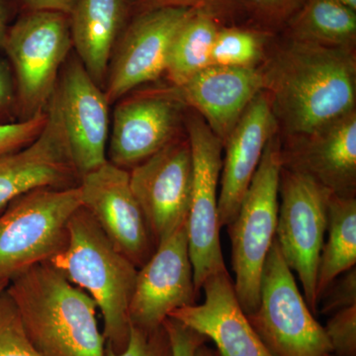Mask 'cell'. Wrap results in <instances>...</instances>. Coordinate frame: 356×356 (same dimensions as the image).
<instances>
[{"label": "cell", "mask_w": 356, "mask_h": 356, "mask_svg": "<svg viewBox=\"0 0 356 356\" xmlns=\"http://www.w3.org/2000/svg\"><path fill=\"white\" fill-rule=\"evenodd\" d=\"M261 70L278 130L288 140L310 136L355 111L353 48L289 39Z\"/></svg>", "instance_id": "6da1fadb"}, {"label": "cell", "mask_w": 356, "mask_h": 356, "mask_svg": "<svg viewBox=\"0 0 356 356\" xmlns=\"http://www.w3.org/2000/svg\"><path fill=\"white\" fill-rule=\"evenodd\" d=\"M6 292L26 334L44 356H106L95 302L50 262L13 277Z\"/></svg>", "instance_id": "7a4b0ae2"}, {"label": "cell", "mask_w": 356, "mask_h": 356, "mask_svg": "<svg viewBox=\"0 0 356 356\" xmlns=\"http://www.w3.org/2000/svg\"><path fill=\"white\" fill-rule=\"evenodd\" d=\"M49 262L95 302L102 312L106 348L115 353L125 350L139 268L114 247L83 206L70 220L64 248Z\"/></svg>", "instance_id": "3957f363"}, {"label": "cell", "mask_w": 356, "mask_h": 356, "mask_svg": "<svg viewBox=\"0 0 356 356\" xmlns=\"http://www.w3.org/2000/svg\"><path fill=\"white\" fill-rule=\"evenodd\" d=\"M277 134L267 143L238 214L228 225L236 294L247 315L257 311L262 271L275 238L282 170Z\"/></svg>", "instance_id": "277c9868"}, {"label": "cell", "mask_w": 356, "mask_h": 356, "mask_svg": "<svg viewBox=\"0 0 356 356\" xmlns=\"http://www.w3.org/2000/svg\"><path fill=\"white\" fill-rule=\"evenodd\" d=\"M83 206L81 189H34L0 213V280L10 281L64 248L69 222Z\"/></svg>", "instance_id": "5b68a950"}, {"label": "cell", "mask_w": 356, "mask_h": 356, "mask_svg": "<svg viewBox=\"0 0 356 356\" xmlns=\"http://www.w3.org/2000/svg\"><path fill=\"white\" fill-rule=\"evenodd\" d=\"M312 313L274 238L262 271L259 307L247 315L250 325L273 356H332L324 327Z\"/></svg>", "instance_id": "8992f818"}, {"label": "cell", "mask_w": 356, "mask_h": 356, "mask_svg": "<svg viewBox=\"0 0 356 356\" xmlns=\"http://www.w3.org/2000/svg\"><path fill=\"white\" fill-rule=\"evenodd\" d=\"M72 47L67 14L26 11L9 26L2 49L13 63L25 119L44 112Z\"/></svg>", "instance_id": "52a82bcc"}, {"label": "cell", "mask_w": 356, "mask_h": 356, "mask_svg": "<svg viewBox=\"0 0 356 356\" xmlns=\"http://www.w3.org/2000/svg\"><path fill=\"white\" fill-rule=\"evenodd\" d=\"M332 193L305 173L282 166L276 242L287 266L298 275L304 299L315 314L318 259L327 233Z\"/></svg>", "instance_id": "ba28073f"}, {"label": "cell", "mask_w": 356, "mask_h": 356, "mask_svg": "<svg viewBox=\"0 0 356 356\" xmlns=\"http://www.w3.org/2000/svg\"><path fill=\"white\" fill-rule=\"evenodd\" d=\"M186 128L192 156L187 236L194 284L199 295L208 276L227 268L220 242L221 227L218 216L222 142L199 115H192L187 120Z\"/></svg>", "instance_id": "9c48e42d"}, {"label": "cell", "mask_w": 356, "mask_h": 356, "mask_svg": "<svg viewBox=\"0 0 356 356\" xmlns=\"http://www.w3.org/2000/svg\"><path fill=\"white\" fill-rule=\"evenodd\" d=\"M193 11L165 7L134 14L109 65L105 90L109 104L165 72L175 35Z\"/></svg>", "instance_id": "30bf717a"}, {"label": "cell", "mask_w": 356, "mask_h": 356, "mask_svg": "<svg viewBox=\"0 0 356 356\" xmlns=\"http://www.w3.org/2000/svg\"><path fill=\"white\" fill-rule=\"evenodd\" d=\"M81 204L115 248L138 268L156 250L151 229L130 185V173L107 161L79 177Z\"/></svg>", "instance_id": "8fae6325"}, {"label": "cell", "mask_w": 356, "mask_h": 356, "mask_svg": "<svg viewBox=\"0 0 356 356\" xmlns=\"http://www.w3.org/2000/svg\"><path fill=\"white\" fill-rule=\"evenodd\" d=\"M129 173L131 189L158 247L188 218L192 188L188 139L177 138Z\"/></svg>", "instance_id": "7c38bea8"}, {"label": "cell", "mask_w": 356, "mask_h": 356, "mask_svg": "<svg viewBox=\"0 0 356 356\" xmlns=\"http://www.w3.org/2000/svg\"><path fill=\"white\" fill-rule=\"evenodd\" d=\"M187 222L159 243L149 261L138 269L131 300V325L154 330L177 309L196 304Z\"/></svg>", "instance_id": "4fadbf2b"}, {"label": "cell", "mask_w": 356, "mask_h": 356, "mask_svg": "<svg viewBox=\"0 0 356 356\" xmlns=\"http://www.w3.org/2000/svg\"><path fill=\"white\" fill-rule=\"evenodd\" d=\"M51 99L57 107L79 177L106 163L109 102L79 58L63 69Z\"/></svg>", "instance_id": "5bb4252c"}, {"label": "cell", "mask_w": 356, "mask_h": 356, "mask_svg": "<svg viewBox=\"0 0 356 356\" xmlns=\"http://www.w3.org/2000/svg\"><path fill=\"white\" fill-rule=\"evenodd\" d=\"M184 107L175 88L122 100L114 109L110 163L132 170L177 139Z\"/></svg>", "instance_id": "9a60e30c"}, {"label": "cell", "mask_w": 356, "mask_h": 356, "mask_svg": "<svg viewBox=\"0 0 356 356\" xmlns=\"http://www.w3.org/2000/svg\"><path fill=\"white\" fill-rule=\"evenodd\" d=\"M47 115L46 125L31 144L0 154V213L16 198L34 189L67 188L79 184L60 115L51 99Z\"/></svg>", "instance_id": "2e32d148"}, {"label": "cell", "mask_w": 356, "mask_h": 356, "mask_svg": "<svg viewBox=\"0 0 356 356\" xmlns=\"http://www.w3.org/2000/svg\"><path fill=\"white\" fill-rule=\"evenodd\" d=\"M202 290V304L177 309L168 317L212 341L219 356H273L243 312L228 269L208 276Z\"/></svg>", "instance_id": "e0dca14e"}, {"label": "cell", "mask_w": 356, "mask_h": 356, "mask_svg": "<svg viewBox=\"0 0 356 356\" xmlns=\"http://www.w3.org/2000/svg\"><path fill=\"white\" fill-rule=\"evenodd\" d=\"M278 132V124L266 91H261L243 112L222 144L221 188L218 199L220 227L235 220L267 143Z\"/></svg>", "instance_id": "ac0fdd59"}, {"label": "cell", "mask_w": 356, "mask_h": 356, "mask_svg": "<svg viewBox=\"0 0 356 356\" xmlns=\"http://www.w3.org/2000/svg\"><path fill=\"white\" fill-rule=\"evenodd\" d=\"M282 166L309 175L339 196H355L356 111L281 147Z\"/></svg>", "instance_id": "d6986e66"}, {"label": "cell", "mask_w": 356, "mask_h": 356, "mask_svg": "<svg viewBox=\"0 0 356 356\" xmlns=\"http://www.w3.org/2000/svg\"><path fill=\"white\" fill-rule=\"evenodd\" d=\"M185 106L196 110L222 144L252 99L264 90L261 70L211 65L175 88Z\"/></svg>", "instance_id": "ffe728a7"}, {"label": "cell", "mask_w": 356, "mask_h": 356, "mask_svg": "<svg viewBox=\"0 0 356 356\" xmlns=\"http://www.w3.org/2000/svg\"><path fill=\"white\" fill-rule=\"evenodd\" d=\"M131 13L130 0H76L69 15L72 46L84 69L102 88Z\"/></svg>", "instance_id": "44dd1931"}, {"label": "cell", "mask_w": 356, "mask_h": 356, "mask_svg": "<svg viewBox=\"0 0 356 356\" xmlns=\"http://www.w3.org/2000/svg\"><path fill=\"white\" fill-rule=\"evenodd\" d=\"M327 241L318 259L317 302L330 284L356 264V198L332 193L327 203Z\"/></svg>", "instance_id": "7402d4cb"}, {"label": "cell", "mask_w": 356, "mask_h": 356, "mask_svg": "<svg viewBox=\"0 0 356 356\" xmlns=\"http://www.w3.org/2000/svg\"><path fill=\"white\" fill-rule=\"evenodd\" d=\"M284 27L296 41L355 48L356 11L336 0H305Z\"/></svg>", "instance_id": "603a6c76"}, {"label": "cell", "mask_w": 356, "mask_h": 356, "mask_svg": "<svg viewBox=\"0 0 356 356\" xmlns=\"http://www.w3.org/2000/svg\"><path fill=\"white\" fill-rule=\"evenodd\" d=\"M220 22L212 14L194 10L178 30L165 67L175 88H179L211 65V51Z\"/></svg>", "instance_id": "cb8c5ba5"}, {"label": "cell", "mask_w": 356, "mask_h": 356, "mask_svg": "<svg viewBox=\"0 0 356 356\" xmlns=\"http://www.w3.org/2000/svg\"><path fill=\"white\" fill-rule=\"evenodd\" d=\"M262 53L261 32L238 26H220L211 51V65L254 69Z\"/></svg>", "instance_id": "d4e9b609"}, {"label": "cell", "mask_w": 356, "mask_h": 356, "mask_svg": "<svg viewBox=\"0 0 356 356\" xmlns=\"http://www.w3.org/2000/svg\"><path fill=\"white\" fill-rule=\"evenodd\" d=\"M0 356H44L26 334L6 289L0 294Z\"/></svg>", "instance_id": "484cf974"}, {"label": "cell", "mask_w": 356, "mask_h": 356, "mask_svg": "<svg viewBox=\"0 0 356 356\" xmlns=\"http://www.w3.org/2000/svg\"><path fill=\"white\" fill-rule=\"evenodd\" d=\"M134 14L165 7L194 9L212 14L220 21L245 10V0H130Z\"/></svg>", "instance_id": "4316f807"}, {"label": "cell", "mask_w": 356, "mask_h": 356, "mask_svg": "<svg viewBox=\"0 0 356 356\" xmlns=\"http://www.w3.org/2000/svg\"><path fill=\"white\" fill-rule=\"evenodd\" d=\"M106 356H172V344L163 324L154 330L131 325L126 350L115 353L106 348Z\"/></svg>", "instance_id": "83f0119b"}, {"label": "cell", "mask_w": 356, "mask_h": 356, "mask_svg": "<svg viewBox=\"0 0 356 356\" xmlns=\"http://www.w3.org/2000/svg\"><path fill=\"white\" fill-rule=\"evenodd\" d=\"M324 329L332 355L356 356V305L332 314Z\"/></svg>", "instance_id": "f1b7e54d"}, {"label": "cell", "mask_w": 356, "mask_h": 356, "mask_svg": "<svg viewBox=\"0 0 356 356\" xmlns=\"http://www.w3.org/2000/svg\"><path fill=\"white\" fill-rule=\"evenodd\" d=\"M47 118V112H41L17 123H0V154L13 153L31 144L43 130Z\"/></svg>", "instance_id": "f546056e"}, {"label": "cell", "mask_w": 356, "mask_h": 356, "mask_svg": "<svg viewBox=\"0 0 356 356\" xmlns=\"http://www.w3.org/2000/svg\"><path fill=\"white\" fill-rule=\"evenodd\" d=\"M356 305L355 266L339 275L325 290L318 302V309L324 315H330Z\"/></svg>", "instance_id": "4dcf8cb0"}, {"label": "cell", "mask_w": 356, "mask_h": 356, "mask_svg": "<svg viewBox=\"0 0 356 356\" xmlns=\"http://www.w3.org/2000/svg\"><path fill=\"white\" fill-rule=\"evenodd\" d=\"M305 0H245V8L261 24L284 27Z\"/></svg>", "instance_id": "1f68e13d"}, {"label": "cell", "mask_w": 356, "mask_h": 356, "mask_svg": "<svg viewBox=\"0 0 356 356\" xmlns=\"http://www.w3.org/2000/svg\"><path fill=\"white\" fill-rule=\"evenodd\" d=\"M163 325L170 337L172 356H195L199 346L208 341L207 337L193 331L175 318H165Z\"/></svg>", "instance_id": "d6a6232c"}, {"label": "cell", "mask_w": 356, "mask_h": 356, "mask_svg": "<svg viewBox=\"0 0 356 356\" xmlns=\"http://www.w3.org/2000/svg\"><path fill=\"white\" fill-rule=\"evenodd\" d=\"M26 11H51L70 15L76 0H20Z\"/></svg>", "instance_id": "836d02e7"}, {"label": "cell", "mask_w": 356, "mask_h": 356, "mask_svg": "<svg viewBox=\"0 0 356 356\" xmlns=\"http://www.w3.org/2000/svg\"><path fill=\"white\" fill-rule=\"evenodd\" d=\"M13 83L8 67L0 60V111L6 109L13 100Z\"/></svg>", "instance_id": "e575fe53"}, {"label": "cell", "mask_w": 356, "mask_h": 356, "mask_svg": "<svg viewBox=\"0 0 356 356\" xmlns=\"http://www.w3.org/2000/svg\"><path fill=\"white\" fill-rule=\"evenodd\" d=\"M8 17V7L4 0H0V48L1 49L3 47L4 41H6L7 30L9 27Z\"/></svg>", "instance_id": "d590c367"}, {"label": "cell", "mask_w": 356, "mask_h": 356, "mask_svg": "<svg viewBox=\"0 0 356 356\" xmlns=\"http://www.w3.org/2000/svg\"><path fill=\"white\" fill-rule=\"evenodd\" d=\"M195 356H219V355H218L217 350H213L207 344L204 343L199 346L197 350H196Z\"/></svg>", "instance_id": "8d00e7d4"}, {"label": "cell", "mask_w": 356, "mask_h": 356, "mask_svg": "<svg viewBox=\"0 0 356 356\" xmlns=\"http://www.w3.org/2000/svg\"><path fill=\"white\" fill-rule=\"evenodd\" d=\"M336 1L356 11V0H336Z\"/></svg>", "instance_id": "74e56055"}, {"label": "cell", "mask_w": 356, "mask_h": 356, "mask_svg": "<svg viewBox=\"0 0 356 356\" xmlns=\"http://www.w3.org/2000/svg\"><path fill=\"white\" fill-rule=\"evenodd\" d=\"M8 280H0V294L6 289L7 285H8Z\"/></svg>", "instance_id": "f35d334b"}, {"label": "cell", "mask_w": 356, "mask_h": 356, "mask_svg": "<svg viewBox=\"0 0 356 356\" xmlns=\"http://www.w3.org/2000/svg\"><path fill=\"white\" fill-rule=\"evenodd\" d=\"M332 356H334V355H332Z\"/></svg>", "instance_id": "ab89813d"}]
</instances>
